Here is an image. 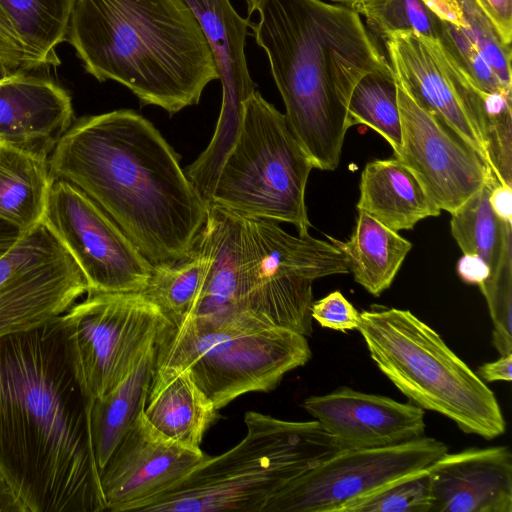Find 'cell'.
Here are the masks:
<instances>
[{
    "label": "cell",
    "instance_id": "4316f807",
    "mask_svg": "<svg viewBox=\"0 0 512 512\" xmlns=\"http://www.w3.org/2000/svg\"><path fill=\"white\" fill-rule=\"evenodd\" d=\"M498 183L493 181L469 197L451 213V234L463 254L476 255L490 267L491 274L498 266L503 250L511 241V224L497 218L489 195Z\"/></svg>",
    "mask_w": 512,
    "mask_h": 512
},
{
    "label": "cell",
    "instance_id": "ba28073f",
    "mask_svg": "<svg viewBox=\"0 0 512 512\" xmlns=\"http://www.w3.org/2000/svg\"><path fill=\"white\" fill-rule=\"evenodd\" d=\"M313 168L285 115L256 90L244 103L239 135L209 206L244 218L290 223L298 234H308L305 192Z\"/></svg>",
    "mask_w": 512,
    "mask_h": 512
},
{
    "label": "cell",
    "instance_id": "d4e9b609",
    "mask_svg": "<svg viewBox=\"0 0 512 512\" xmlns=\"http://www.w3.org/2000/svg\"><path fill=\"white\" fill-rule=\"evenodd\" d=\"M54 180L48 160L0 143V219L22 232L41 223Z\"/></svg>",
    "mask_w": 512,
    "mask_h": 512
},
{
    "label": "cell",
    "instance_id": "44dd1931",
    "mask_svg": "<svg viewBox=\"0 0 512 512\" xmlns=\"http://www.w3.org/2000/svg\"><path fill=\"white\" fill-rule=\"evenodd\" d=\"M217 411L187 369L156 366L143 414L161 435L198 450Z\"/></svg>",
    "mask_w": 512,
    "mask_h": 512
},
{
    "label": "cell",
    "instance_id": "1f68e13d",
    "mask_svg": "<svg viewBox=\"0 0 512 512\" xmlns=\"http://www.w3.org/2000/svg\"><path fill=\"white\" fill-rule=\"evenodd\" d=\"M479 288L486 299L493 323V346L500 356L512 353L511 241L506 244L495 271Z\"/></svg>",
    "mask_w": 512,
    "mask_h": 512
},
{
    "label": "cell",
    "instance_id": "e575fe53",
    "mask_svg": "<svg viewBox=\"0 0 512 512\" xmlns=\"http://www.w3.org/2000/svg\"><path fill=\"white\" fill-rule=\"evenodd\" d=\"M438 40L478 89L486 93L511 94V90L501 84L463 29L441 21Z\"/></svg>",
    "mask_w": 512,
    "mask_h": 512
},
{
    "label": "cell",
    "instance_id": "b9f144b4",
    "mask_svg": "<svg viewBox=\"0 0 512 512\" xmlns=\"http://www.w3.org/2000/svg\"><path fill=\"white\" fill-rule=\"evenodd\" d=\"M512 353L501 356L494 362L485 363L475 372L477 376L486 382L511 381L512 379Z\"/></svg>",
    "mask_w": 512,
    "mask_h": 512
},
{
    "label": "cell",
    "instance_id": "9a60e30c",
    "mask_svg": "<svg viewBox=\"0 0 512 512\" xmlns=\"http://www.w3.org/2000/svg\"><path fill=\"white\" fill-rule=\"evenodd\" d=\"M395 80L402 139L394 156L410 169L435 205L451 214L484 185L498 180L474 150Z\"/></svg>",
    "mask_w": 512,
    "mask_h": 512
},
{
    "label": "cell",
    "instance_id": "ac0fdd59",
    "mask_svg": "<svg viewBox=\"0 0 512 512\" xmlns=\"http://www.w3.org/2000/svg\"><path fill=\"white\" fill-rule=\"evenodd\" d=\"M30 72L0 74V143L48 160L73 124L72 99L53 80Z\"/></svg>",
    "mask_w": 512,
    "mask_h": 512
},
{
    "label": "cell",
    "instance_id": "30bf717a",
    "mask_svg": "<svg viewBox=\"0 0 512 512\" xmlns=\"http://www.w3.org/2000/svg\"><path fill=\"white\" fill-rule=\"evenodd\" d=\"M59 321L75 377L91 401L110 393L173 327L140 292H87Z\"/></svg>",
    "mask_w": 512,
    "mask_h": 512
},
{
    "label": "cell",
    "instance_id": "836d02e7",
    "mask_svg": "<svg viewBox=\"0 0 512 512\" xmlns=\"http://www.w3.org/2000/svg\"><path fill=\"white\" fill-rule=\"evenodd\" d=\"M457 1L468 24V29L463 30L474 42L501 84L511 90V45L502 40L493 24L473 0Z\"/></svg>",
    "mask_w": 512,
    "mask_h": 512
},
{
    "label": "cell",
    "instance_id": "bcb514c9",
    "mask_svg": "<svg viewBox=\"0 0 512 512\" xmlns=\"http://www.w3.org/2000/svg\"><path fill=\"white\" fill-rule=\"evenodd\" d=\"M334 2H338L343 4L344 6H347L349 8H352L357 2L360 0H332Z\"/></svg>",
    "mask_w": 512,
    "mask_h": 512
},
{
    "label": "cell",
    "instance_id": "7402d4cb",
    "mask_svg": "<svg viewBox=\"0 0 512 512\" xmlns=\"http://www.w3.org/2000/svg\"><path fill=\"white\" fill-rule=\"evenodd\" d=\"M357 209L395 232L412 229L441 210L398 158L374 160L363 169Z\"/></svg>",
    "mask_w": 512,
    "mask_h": 512
},
{
    "label": "cell",
    "instance_id": "5b68a950",
    "mask_svg": "<svg viewBox=\"0 0 512 512\" xmlns=\"http://www.w3.org/2000/svg\"><path fill=\"white\" fill-rule=\"evenodd\" d=\"M245 437L206 457L145 512H262L293 479L340 449L316 421H287L248 411Z\"/></svg>",
    "mask_w": 512,
    "mask_h": 512
},
{
    "label": "cell",
    "instance_id": "9c48e42d",
    "mask_svg": "<svg viewBox=\"0 0 512 512\" xmlns=\"http://www.w3.org/2000/svg\"><path fill=\"white\" fill-rule=\"evenodd\" d=\"M243 219L242 308L270 324L310 336L313 282L348 273L344 254L309 233L292 235L270 220Z\"/></svg>",
    "mask_w": 512,
    "mask_h": 512
},
{
    "label": "cell",
    "instance_id": "484cf974",
    "mask_svg": "<svg viewBox=\"0 0 512 512\" xmlns=\"http://www.w3.org/2000/svg\"><path fill=\"white\" fill-rule=\"evenodd\" d=\"M75 0H0L25 54V71L60 65L57 47L66 34Z\"/></svg>",
    "mask_w": 512,
    "mask_h": 512
},
{
    "label": "cell",
    "instance_id": "4dcf8cb0",
    "mask_svg": "<svg viewBox=\"0 0 512 512\" xmlns=\"http://www.w3.org/2000/svg\"><path fill=\"white\" fill-rule=\"evenodd\" d=\"M431 505L427 468L384 485L351 502L341 512H430Z\"/></svg>",
    "mask_w": 512,
    "mask_h": 512
},
{
    "label": "cell",
    "instance_id": "83f0119b",
    "mask_svg": "<svg viewBox=\"0 0 512 512\" xmlns=\"http://www.w3.org/2000/svg\"><path fill=\"white\" fill-rule=\"evenodd\" d=\"M206 269V255L194 242L184 260L175 264L153 265L147 284L140 293L176 325L194 307Z\"/></svg>",
    "mask_w": 512,
    "mask_h": 512
},
{
    "label": "cell",
    "instance_id": "7a4b0ae2",
    "mask_svg": "<svg viewBox=\"0 0 512 512\" xmlns=\"http://www.w3.org/2000/svg\"><path fill=\"white\" fill-rule=\"evenodd\" d=\"M55 179L89 196L152 264L187 258L208 206L159 130L131 109L74 122L48 159Z\"/></svg>",
    "mask_w": 512,
    "mask_h": 512
},
{
    "label": "cell",
    "instance_id": "ab89813d",
    "mask_svg": "<svg viewBox=\"0 0 512 512\" xmlns=\"http://www.w3.org/2000/svg\"><path fill=\"white\" fill-rule=\"evenodd\" d=\"M441 21L467 30L468 24L457 0H421Z\"/></svg>",
    "mask_w": 512,
    "mask_h": 512
},
{
    "label": "cell",
    "instance_id": "2e32d148",
    "mask_svg": "<svg viewBox=\"0 0 512 512\" xmlns=\"http://www.w3.org/2000/svg\"><path fill=\"white\" fill-rule=\"evenodd\" d=\"M206 455L161 435L143 412L118 443L100 483L106 511H140L177 485Z\"/></svg>",
    "mask_w": 512,
    "mask_h": 512
},
{
    "label": "cell",
    "instance_id": "5bb4252c",
    "mask_svg": "<svg viewBox=\"0 0 512 512\" xmlns=\"http://www.w3.org/2000/svg\"><path fill=\"white\" fill-rule=\"evenodd\" d=\"M384 39L394 77L422 108L474 150L493 173L485 134L486 92L476 87L438 39L411 31L394 32Z\"/></svg>",
    "mask_w": 512,
    "mask_h": 512
},
{
    "label": "cell",
    "instance_id": "60d3db41",
    "mask_svg": "<svg viewBox=\"0 0 512 512\" xmlns=\"http://www.w3.org/2000/svg\"><path fill=\"white\" fill-rule=\"evenodd\" d=\"M489 203L499 220L512 222V186L498 182L490 192Z\"/></svg>",
    "mask_w": 512,
    "mask_h": 512
},
{
    "label": "cell",
    "instance_id": "f6af8a7d",
    "mask_svg": "<svg viewBox=\"0 0 512 512\" xmlns=\"http://www.w3.org/2000/svg\"><path fill=\"white\" fill-rule=\"evenodd\" d=\"M245 3L247 6V18H250V16L256 12L258 0H245Z\"/></svg>",
    "mask_w": 512,
    "mask_h": 512
},
{
    "label": "cell",
    "instance_id": "cb8c5ba5",
    "mask_svg": "<svg viewBox=\"0 0 512 512\" xmlns=\"http://www.w3.org/2000/svg\"><path fill=\"white\" fill-rule=\"evenodd\" d=\"M158 344L145 353L110 393L91 403V436L99 471L144 410L156 369Z\"/></svg>",
    "mask_w": 512,
    "mask_h": 512
},
{
    "label": "cell",
    "instance_id": "d6986e66",
    "mask_svg": "<svg viewBox=\"0 0 512 512\" xmlns=\"http://www.w3.org/2000/svg\"><path fill=\"white\" fill-rule=\"evenodd\" d=\"M428 474L430 512H512V454L506 446L447 452Z\"/></svg>",
    "mask_w": 512,
    "mask_h": 512
},
{
    "label": "cell",
    "instance_id": "f1b7e54d",
    "mask_svg": "<svg viewBox=\"0 0 512 512\" xmlns=\"http://www.w3.org/2000/svg\"><path fill=\"white\" fill-rule=\"evenodd\" d=\"M359 124L379 133L393 148L394 155L399 152L402 127L392 69L369 73L355 85L348 104V125Z\"/></svg>",
    "mask_w": 512,
    "mask_h": 512
},
{
    "label": "cell",
    "instance_id": "8fae6325",
    "mask_svg": "<svg viewBox=\"0 0 512 512\" xmlns=\"http://www.w3.org/2000/svg\"><path fill=\"white\" fill-rule=\"evenodd\" d=\"M447 452L445 443L425 436L386 447L339 450L279 490L262 512H341L384 485L427 469Z\"/></svg>",
    "mask_w": 512,
    "mask_h": 512
},
{
    "label": "cell",
    "instance_id": "d590c367",
    "mask_svg": "<svg viewBox=\"0 0 512 512\" xmlns=\"http://www.w3.org/2000/svg\"><path fill=\"white\" fill-rule=\"evenodd\" d=\"M311 315L323 328L341 332L356 330L360 324V313L340 291L314 301Z\"/></svg>",
    "mask_w": 512,
    "mask_h": 512
},
{
    "label": "cell",
    "instance_id": "e0dca14e",
    "mask_svg": "<svg viewBox=\"0 0 512 512\" xmlns=\"http://www.w3.org/2000/svg\"><path fill=\"white\" fill-rule=\"evenodd\" d=\"M303 407L340 450L396 445L423 436L426 427L418 405L348 387L308 397Z\"/></svg>",
    "mask_w": 512,
    "mask_h": 512
},
{
    "label": "cell",
    "instance_id": "f35d334b",
    "mask_svg": "<svg viewBox=\"0 0 512 512\" xmlns=\"http://www.w3.org/2000/svg\"><path fill=\"white\" fill-rule=\"evenodd\" d=\"M460 278L468 284L481 285L491 276V269L480 257L463 254L457 264Z\"/></svg>",
    "mask_w": 512,
    "mask_h": 512
},
{
    "label": "cell",
    "instance_id": "6da1fadb",
    "mask_svg": "<svg viewBox=\"0 0 512 512\" xmlns=\"http://www.w3.org/2000/svg\"><path fill=\"white\" fill-rule=\"evenodd\" d=\"M59 317L0 338V473L28 512H104L90 426Z\"/></svg>",
    "mask_w": 512,
    "mask_h": 512
},
{
    "label": "cell",
    "instance_id": "74e56055",
    "mask_svg": "<svg viewBox=\"0 0 512 512\" xmlns=\"http://www.w3.org/2000/svg\"><path fill=\"white\" fill-rule=\"evenodd\" d=\"M493 24L502 40L511 45L512 0H473Z\"/></svg>",
    "mask_w": 512,
    "mask_h": 512
},
{
    "label": "cell",
    "instance_id": "d6a6232c",
    "mask_svg": "<svg viewBox=\"0 0 512 512\" xmlns=\"http://www.w3.org/2000/svg\"><path fill=\"white\" fill-rule=\"evenodd\" d=\"M484 113L493 173L499 183L512 186L511 94L485 93Z\"/></svg>",
    "mask_w": 512,
    "mask_h": 512
},
{
    "label": "cell",
    "instance_id": "ee69618b",
    "mask_svg": "<svg viewBox=\"0 0 512 512\" xmlns=\"http://www.w3.org/2000/svg\"><path fill=\"white\" fill-rule=\"evenodd\" d=\"M22 233L17 227L0 219V258L12 248Z\"/></svg>",
    "mask_w": 512,
    "mask_h": 512
},
{
    "label": "cell",
    "instance_id": "8992f818",
    "mask_svg": "<svg viewBox=\"0 0 512 512\" xmlns=\"http://www.w3.org/2000/svg\"><path fill=\"white\" fill-rule=\"evenodd\" d=\"M357 330L379 370L412 403L487 440L505 432L506 421L492 390L409 310L363 311Z\"/></svg>",
    "mask_w": 512,
    "mask_h": 512
},
{
    "label": "cell",
    "instance_id": "8d00e7d4",
    "mask_svg": "<svg viewBox=\"0 0 512 512\" xmlns=\"http://www.w3.org/2000/svg\"><path fill=\"white\" fill-rule=\"evenodd\" d=\"M25 69V54L20 39L0 6V74Z\"/></svg>",
    "mask_w": 512,
    "mask_h": 512
},
{
    "label": "cell",
    "instance_id": "603a6c76",
    "mask_svg": "<svg viewBox=\"0 0 512 512\" xmlns=\"http://www.w3.org/2000/svg\"><path fill=\"white\" fill-rule=\"evenodd\" d=\"M327 238L344 254L354 280L374 296L391 286L412 248L398 232L359 210L349 240Z\"/></svg>",
    "mask_w": 512,
    "mask_h": 512
},
{
    "label": "cell",
    "instance_id": "277c9868",
    "mask_svg": "<svg viewBox=\"0 0 512 512\" xmlns=\"http://www.w3.org/2000/svg\"><path fill=\"white\" fill-rule=\"evenodd\" d=\"M66 41L96 80L115 81L170 116L198 104L219 80L184 0H75Z\"/></svg>",
    "mask_w": 512,
    "mask_h": 512
},
{
    "label": "cell",
    "instance_id": "3957f363",
    "mask_svg": "<svg viewBox=\"0 0 512 512\" xmlns=\"http://www.w3.org/2000/svg\"><path fill=\"white\" fill-rule=\"evenodd\" d=\"M250 23L266 53L287 124L315 168L335 170L348 104L365 75L390 70L361 16L323 0H258Z\"/></svg>",
    "mask_w": 512,
    "mask_h": 512
},
{
    "label": "cell",
    "instance_id": "7c38bea8",
    "mask_svg": "<svg viewBox=\"0 0 512 512\" xmlns=\"http://www.w3.org/2000/svg\"><path fill=\"white\" fill-rule=\"evenodd\" d=\"M87 292L75 260L39 223L0 258V338L57 319Z\"/></svg>",
    "mask_w": 512,
    "mask_h": 512
},
{
    "label": "cell",
    "instance_id": "4fadbf2b",
    "mask_svg": "<svg viewBox=\"0 0 512 512\" xmlns=\"http://www.w3.org/2000/svg\"><path fill=\"white\" fill-rule=\"evenodd\" d=\"M42 223L75 260L88 292H141L152 264L83 191L55 179Z\"/></svg>",
    "mask_w": 512,
    "mask_h": 512
},
{
    "label": "cell",
    "instance_id": "7bdbcfd3",
    "mask_svg": "<svg viewBox=\"0 0 512 512\" xmlns=\"http://www.w3.org/2000/svg\"><path fill=\"white\" fill-rule=\"evenodd\" d=\"M0 512H28L24 503L1 473Z\"/></svg>",
    "mask_w": 512,
    "mask_h": 512
},
{
    "label": "cell",
    "instance_id": "f546056e",
    "mask_svg": "<svg viewBox=\"0 0 512 512\" xmlns=\"http://www.w3.org/2000/svg\"><path fill=\"white\" fill-rule=\"evenodd\" d=\"M352 9L382 38L398 31L439 38L441 20L421 0H360Z\"/></svg>",
    "mask_w": 512,
    "mask_h": 512
},
{
    "label": "cell",
    "instance_id": "52a82bcc",
    "mask_svg": "<svg viewBox=\"0 0 512 512\" xmlns=\"http://www.w3.org/2000/svg\"><path fill=\"white\" fill-rule=\"evenodd\" d=\"M311 355L304 335L234 310L173 325L158 344L156 366L187 369L220 410L243 394L275 389Z\"/></svg>",
    "mask_w": 512,
    "mask_h": 512
},
{
    "label": "cell",
    "instance_id": "ffe728a7",
    "mask_svg": "<svg viewBox=\"0 0 512 512\" xmlns=\"http://www.w3.org/2000/svg\"><path fill=\"white\" fill-rule=\"evenodd\" d=\"M207 39L222 84V104L211 143L230 149L243 120L244 103L256 91L245 56L249 18L240 16L230 0H184Z\"/></svg>",
    "mask_w": 512,
    "mask_h": 512
}]
</instances>
